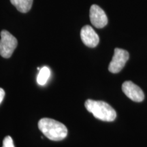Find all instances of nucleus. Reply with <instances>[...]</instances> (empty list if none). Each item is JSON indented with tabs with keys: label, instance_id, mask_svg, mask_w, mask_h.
I'll return each instance as SVG.
<instances>
[{
	"label": "nucleus",
	"instance_id": "1",
	"mask_svg": "<svg viewBox=\"0 0 147 147\" xmlns=\"http://www.w3.org/2000/svg\"><path fill=\"white\" fill-rule=\"evenodd\" d=\"M38 128L47 138L53 141L62 140L67 135V129L65 125L52 119H40Z\"/></svg>",
	"mask_w": 147,
	"mask_h": 147
},
{
	"label": "nucleus",
	"instance_id": "2",
	"mask_svg": "<svg viewBox=\"0 0 147 147\" xmlns=\"http://www.w3.org/2000/svg\"><path fill=\"white\" fill-rule=\"evenodd\" d=\"M84 106L88 111L99 120L111 122L117 117L115 109L103 101L87 100L84 103Z\"/></svg>",
	"mask_w": 147,
	"mask_h": 147
},
{
	"label": "nucleus",
	"instance_id": "3",
	"mask_svg": "<svg viewBox=\"0 0 147 147\" xmlns=\"http://www.w3.org/2000/svg\"><path fill=\"white\" fill-rule=\"evenodd\" d=\"M16 38L6 30L1 32L0 40V55L3 58L8 59L12 56V53L17 47Z\"/></svg>",
	"mask_w": 147,
	"mask_h": 147
},
{
	"label": "nucleus",
	"instance_id": "4",
	"mask_svg": "<svg viewBox=\"0 0 147 147\" xmlns=\"http://www.w3.org/2000/svg\"><path fill=\"white\" fill-rule=\"evenodd\" d=\"M129 58V55L127 51L118 48L115 49L113 59L108 66V70L114 74L119 73L123 68Z\"/></svg>",
	"mask_w": 147,
	"mask_h": 147
},
{
	"label": "nucleus",
	"instance_id": "5",
	"mask_svg": "<svg viewBox=\"0 0 147 147\" xmlns=\"http://www.w3.org/2000/svg\"><path fill=\"white\" fill-rule=\"evenodd\" d=\"M90 20L97 28H103L108 24V17L104 10L97 5H92L90 8Z\"/></svg>",
	"mask_w": 147,
	"mask_h": 147
},
{
	"label": "nucleus",
	"instance_id": "6",
	"mask_svg": "<svg viewBox=\"0 0 147 147\" xmlns=\"http://www.w3.org/2000/svg\"><path fill=\"white\" fill-rule=\"evenodd\" d=\"M123 93L130 100L136 102H140L144 100V94L138 86L131 81H125L122 84Z\"/></svg>",
	"mask_w": 147,
	"mask_h": 147
},
{
	"label": "nucleus",
	"instance_id": "7",
	"mask_svg": "<svg viewBox=\"0 0 147 147\" xmlns=\"http://www.w3.org/2000/svg\"><path fill=\"white\" fill-rule=\"evenodd\" d=\"M80 37L82 42L90 48L97 47L100 42L98 35L89 25H85L82 27L80 32Z\"/></svg>",
	"mask_w": 147,
	"mask_h": 147
},
{
	"label": "nucleus",
	"instance_id": "8",
	"mask_svg": "<svg viewBox=\"0 0 147 147\" xmlns=\"http://www.w3.org/2000/svg\"><path fill=\"white\" fill-rule=\"evenodd\" d=\"M10 2L19 12L26 13L32 8L33 0H10Z\"/></svg>",
	"mask_w": 147,
	"mask_h": 147
},
{
	"label": "nucleus",
	"instance_id": "9",
	"mask_svg": "<svg viewBox=\"0 0 147 147\" xmlns=\"http://www.w3.org/2000/svg\"><path fill=\"white\" fill-rule=\"evenodd\" d=\"M51 76L50 69L47 66H44L39 71L38 76H37V82L40 85H45L47 83Z\"/></svg>",
	"mask_w": 147,
	"mask_h": 147
},
{
	"label": "nucleus",
	"instance_id": "10",
	"mask_svg": "<svg viewBox=\"0 0 147 147\" xmlns=\"http://www.w3.org/2000/svg\"><path fill=\"white\" fill-rule=\"evenodd\" d=\"M2 147H15L14 146L13 140L10 136H6L3 140Z\"/></svg>",
	"mask_w": 147,
	"mask_h": 147
},
{
	"label": "nucleus",
	"instance_id": "11",
	"mask_svg": "<svg viewBox=\"0 0 147 147\" xmlns=\"http://www.w3.org/2000/svg\"><path fill=\"white\" fill-rule=\"evenodd\" d=\"M4 96H5L4 90L1 89V88H0V104L2 102L3 98H4Z\"/></svg>",
	"mask_w": 147,
	"mask_h": 147
}]
</instances>
